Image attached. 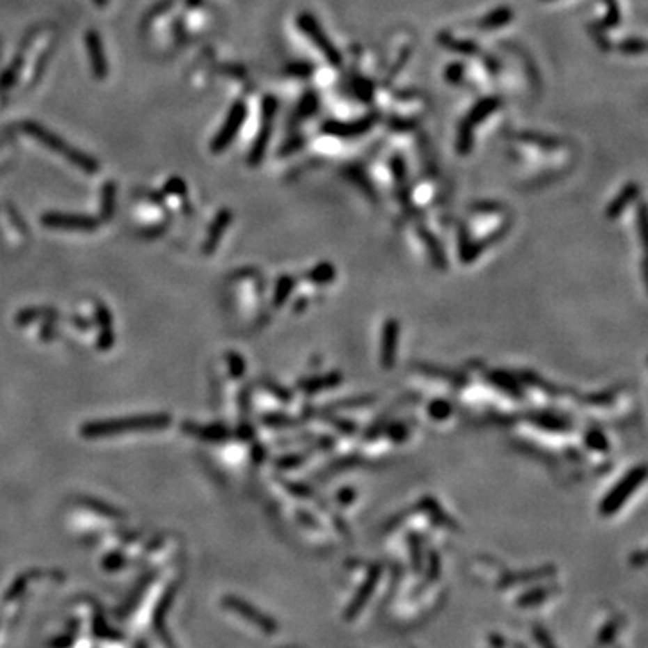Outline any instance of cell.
<instances>
[{
	"mask_svg": "<svg viewBox=\"0 0 648 648\" xmlns=\"http://www.w3.org/2000/svg\"><path fill=\"white\" fill-rule=\"evenodd\" d=\"M463 76H465V67L461 63H450V65L445 69V79L448 83H452V85H457V83H461Z\"/></svg>",
	"mask_w": 648,
	"mask_h": 648,
	"instance_id": "44dd1931",
	"label": "cell"
},
{
	"mask_svg": "<svg viewBox=\"0 0 648 648\" xmlns=\"http://www.w3.org/2000/svg\"><path fill=\"white\" fill-rule=\"evenodd\" d=\"M353 90H355V94H357L358 100H362L364 103H370V101L373 100L374 87H373V83H371L370 79L357 78V79H355V83H353Z\"/></svg>",
	"mask_w": 648,
	"mask_h": 648,
	"instance_id": "ac0fdd59",
	"label": "cell"
},
{
	"mask_svg": "<svg viewBox=\"0 0 648 648\" xmlns=\"http://www.w3.org/2000/svg\"><path fill=\"white\" fill-rule=\"evenodd\" d=\"M297 27H299L301 33H305L310 42L321 51V54L326 58V61L330 65L339 67L340 63H342V54H340V51L333 45V42L328 38L324 29L321 27V24L317 22V18L313 17L312 13H299V17H297Z\"/></svg>",
	"mask_w": 648,
	"mask_h": 648,
	"instance_id": "7a4b0ae2",
	"label": "cell"
},
{
	"mask_svg": "<svg viewBox=\"0 0 648 648\" xmlns=\"http://www.w3.org/2000/svg\"><path fill=\"white\" fill-rule=\"evenodd\" d=\"M645 231H647V227H645V205L640 207V232L641 238H645Z\"/></svg>",
	"mask_w": 648,
	"mask_h": 648,
	"instance_id": "cb8c5ba5",
	"label": "cell"
},
{
	"mask_svg": "<svg viewBox=\"0 0 648 648\" xmlns=\"http://www.w3.org/2000/svg\"><path fill=\"white\" fill-rule=\"evenodd\" d=\"M85 42H87L88 54H90L94 74H96V78H104L106 72H109V65H106V60H104V51L103 45H101L100 35H97L96 31H88L87 36H85Z\"/></svg>",
	"mask_w": 648,
	"mask_h": 648,
	"instance_id": "52a82bcc",
	"label": "cell"
},
{
	"mask_svg": "<svg viewBox=\"0 0 648 648\" xmlns=\"http://www.w3.org/2000/svg\"><path fill=\"white\" fill-rule=\"evenodd\" d=\"M643 479H645V468H643V466H640V468H635V470H632V472H629V474H626V477L622 481V484H618V487L614 488V492L603 500V505H601V514H607V515L614 514V512H616V509H618L619 506L623 505V500H625L626 497L631 496L632 490H635V487H638V484L643 483Z\"/></svg>",
	"mask_w": 648,
	"mask_h": 648,
	"instance_id": "8992f818",
	"label": "cell"
},
{
	"mask_svg": "<svg viewBox=\"0 0 648 648\" xmlns=\"http://www.w3.org/2000/svg\"><path fill=\"white\" fill-rule=\"evenodd\" d=\"M438 42H440L441 47L448 49V51L452 52H459V54H466V56L477 54L479 52L477 44L470 42V40H456L452 38V35H448V33H440V35H438Z\"/></svg>",
	"mask_w": 648,
	"mask_h": 648,
	"instance_id": "4fadbf2b",
	"label": "cell"
},
{
	"mask_svg": "<svg viewBox=\"0 0 648 648\" xmlns=\"http://www.w3.org/2000/svg\"><path fill=\"white\" fill-rule=\"evenodd\" d=\"M94 2H96L97 6H106V4H109V0H94Z\"/></svg>",
	"mask_w": 648,
	"mask_h": 648,
	"instance_id": "d4e9b609",
	"label": "cell"
},
{
	"mask_svg": "<svg viewBox=\"0 0 648 648\" xmlns=\"http://www.w3.org/2000/svg\"><path fill=\"white\" fill-rule=\"evenodd\" d=\"M472 144H474V127H470L468 123L463 121L461 125H459V130H457V139H456L457 153L466 155V153L472 150Z\"/></svg>",
	"mask_w": 648,
	"mask_h": 648,
	"instance_id": "2e32d148",
	"label": "cell"
},
{
	"mask_svg": "<svg viewBox=\"0 0 648 648\" xmlns=\"http://www.w3.org/2000/svg\"><path fill=\"white\" fill-rule=\"evenodd\" d=\"M512 20H514V11H512L508 6H500V8H496L493 11L484 15V17L481 18L479 26L483 27L484 31H493L503 26H508Z\"/></svg>",
	"mask_w": 648,
	"mask_h": 648,
	"instance_id": "8fae6325",
	"label": "cell"
},
{
	"mask_svg": "<svg viewBox=\"0 0 648 648\" xmlns=\"http://www.w3.org/2000/svg\"><path fill=\"white\" fill-rule=\"evenodd\" d=\"M638 195H640V186H638V184H635V182L626 184V186L623 187V191L619 193V195L616 196V198H614L613 204H610V205H609V209H607V216H609L610 220H614V218H618L619 214H622L623 211H625L626 205H629V204H631V202H634L635 198H638Z\"/></svg>",
	"mask_w": 648,
	"mask_h": 648,
	"instance_id": "9c48e42d",
	"label": "cell"
},
{
	"mask_svg": "<svg viewBox=\"0 0 648 648\" xmlns=\"http://www.w3.org/2000/svg\"><path fill=\"white\" fill-rule=\"evenodd\" d=\"M524 143L528 144H535L539 148L542 150H557L560 146L558 139L551 137V135H544V134H537V132H526V134L519 135Z\"/></svg>",
	"mask_w": 648,
	"mask_h": 648,
	"instance_id": "9a60e30c",
	"label": "cell"
},
{
	"mask_svg": "<svg viewBox=\"0 0 648 648\" xmlns=\"http://www.w3.org/2000/svg\"><path fill=\"white\" fill-rule=\"evenodd\" d=\"M618 49L625 54H643L647 51V44L643 38H626L619 42Z\"/></svg>",
	"mask_w": 648,
	"mask_h": 648,
	"instance_id": "d6986e66",
	"label": "cell"
},
{
	"mask_svg": "<svg viewBox=\"0 0 648 648\" xmlns=\"http://www.w3.org/2000/svg\"><path fill=\"white\" fill-rule=\"evenodd\" d=\"M601 2L607 6V15L601 18L600 22L592 24V27L607 33V31L613 29V27H616L619 22H622V9H619L618 0H601Z\"/></svg>",
	"mask_w": 648,
	"mask_h": 648,
	"instance_id": "5bb4252c",
	"label": "cell"
},
{
	"mask_svg": "<svg viewBox=\"0 0 648 648\" xmlns=\"http://www.w3.org/2000/svg\"><path fill=\"white\" fill-rule=\"evenodd\" d=\"M499 106V97H483V100L479 101V103H475L474 106L470 109V112L466 113L465 121L468 123L470 127H477V125H481L488 116H492Z\"/></svg>",
	"mask_w": 648,
	"mask_h": 648,
	"instance_id": "ba28073f",
	"label": "cell"
},
{
	"mask_svg": "<svg viewBox=\"0 0 648 648\" xmlns=\"http://www.w3.org/2000/svg\"><path fill=\"white\" fill-rule=\"evenodd\" d=\"M546 2H548V0H546Z\"/></svg>",
	"mask_w": 648,
	"mask_h": 648,
	"instance_id": "484cf974",
	"label": "cell"
},
{
	"mask_svg": "<svg viewBox=\"0 0 648 648\" xmlns=\"http://www.w3.org/2000/svg\"><path fill=\"white\" fill-rule=\"evenodd\" d=\"M348 177H349V179L355 180V182H357L358 186L362 187V189H365V191L370 193V195H373V191H371L370 182H368V179H365V175L362 173V171H358V170H348Z\"/></svg>",
	"mask_w": 648,
	"mask_h": 648,
	"instance_id": "7402d4cb",
	"label": "cell"
},
{
	"mask_svg": "<svg viewBox=\"0 0 648 648\" xmlns=\"http://www.w3.org/2000/svg\"><path fill=\"white\" fill-rule=\"evenodd\" d=\"M377 119H379L377 113H370V116L357 119V121H326L322 125V134L333 135V137H342V139H351V137H358V135L368 134V132L373 128L374 123H377Z\"/></svg>",
	"mask_w": 648,
	"mask_h": 648,
	"instance_id": "5b68a950",
	"label": "cell"
},
{
	"mask_svg": "<svg viewBox=\"0 0 648 648\" xmlns=\"http://www.w3.org/2000/svg\"><path fill=\"white\" fill-rule=\"evenodd\" d=\"M22 128H24V132H26V134L33 135L36 141H40L42 144H45V146H47V148H51L52 152H56V153H60V155H63L67 161L74 162V164L79 166L81 170L94 171L97 168V164L92 161L90 157L85 155V153H81L79 150L72 148V146H69L65 141H61L58 135H54L52 132H49L47 128L40 127V125H36V123H31V121L24 123Z\"/></svg>",
	"mask_w": 648,
	"mask_h": 648,
	"instance_id": "6da1fadb",
	"label": "cell"
},
{
	"mask_svg": "<svg viewBox=\"0 0 648 648\" xmlns=\"http://www.w3.org/2000/svg\"><path fill=\"white\" fill-rule=\"evenodd\" d=\"M276 110H278V101H276V97L267 96L265 101H263V109H261V116H263V118H261L260 132H258L253 148H251V153H248V162L253 166L260 164V162L263 161V155H265L267 146H269L270 135H272V128H274Z\"/></svg>",
	"mask_w": 648,
	"mask_h": 648,
	"instance_id": "3957f363",
	"label": "cell"
},
{
	"mask_svg": "<svg viewBox=\"0 0 648 648\" xmlns=\"http://www.w3.org/2000/svg\"><path fill=\"white\" fill-rule=\"evenodd\" d=\"M245 118H247V106H245L244 101H236V103L232 104V109L229 110V113H227V119L226 123H223L222 130L218 132L216 137H214L213 143H211V150L216 153L223 152V150L231 144V141L236 137L238 130L242 128V125H244Z\"/></svg>",
	"mask_w": 648,
	"mask_h": 648,
	"instance_id": "277c9868",
	"label": "cell"
},
{
	"mask_svg": "<svg viewBox=\"0 0 648 648\" xmlns=\"http://www.w3.org/2000/svg\"><path fill=\"white\" fill-rule=\"evenodd\" d=\"M287 70H288V74L296 76V78L306 79L313 74V67L310 65V63H306V61H296V63H290V65L287 67Z\"/></svg>",
	"mask_w": 648,
	"mask_h": 648,
	"instance_id": "ffe728a7",
	"label": "cell"
},
{
	"mask_svg": "<svg viewBox=\"0 0 648 648\" xmlns=\"http://www.w3.org/2000/svg\"><path fill=\"white\" fill-rule=\"evenodd\" d=\"M396 337H398V326L395 321L386 322L384 328V348H382V364L386 368H391L393 361H395V349H396Z\"/></svg>",
	"mask_w": 648,
	"mask_h": 648,
	"instance_id": "7c38bea8",
	"label": "cell"
},
{
	"mask_svg": "<svg viewBox=\"0 0 648 648\" xmlns=\"http://www.w3.org/2000/svg\"><path fill=\"white\" fill-rule=\"evenodd\" d=\"M391 170L393 177H395L396 189H398V196H400L402 204H409V189H407V168H405V161L400 155H395L391 159Z\"/></svg>",
	"mask_w": 648,
	"mask_h": 648,
	"instance_id": "30bf717a",
	"label": "cell"
},
{
	"mask_svg": "<svg viewBox=\"0 0 648 648\" xmlns=\"http://www.w3.org/2000/svg\"><path fill=\"white\" fill-rule=\"evenodd\" d=\"M537 640L540 641V645H542V647H544V648H555V645H553V641L549 640V635L546 634V632L542 631V629H537Z\"/></svg>",
	"mask_w": 648,
	"mask_h": 648,
	"instance_id": "603a6c76",
	"label": "cell"
},
{
	"mask_svg": "<svg viewBox=\"0 0 648 648\" xmlns=\"http://www.w3.org/2000/svg\"><path fill=\"white\" fill-rule=\"evenodd\" d=\"M319 106V97L313 92H306L305 96L301 97L299 109H297V116L299 118H310Z\"/></svg>",
	"mask_w": 648,
	"mask_h": 648,
	"instance_id": "e0dca14e",
	"label": "cell"
}]
</instances>
